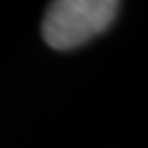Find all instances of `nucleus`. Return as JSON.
<instances>
[{
    "label": "nucleus",
    "mask_w": 148,
    "mask_h": 148,
    "mask_svg": "<svg viewBox=\"0 0 148 148\" xmlns=\"http://www.w3.org/2000/svg\"><path fill=\"white\" fill-rule=\"evenodd\" d=\"M117 10L115 0H58L45 10L41 35L51 49H74L107 31Z\"/></svg>",
    "instance_id": "1"
}]
</instances>
